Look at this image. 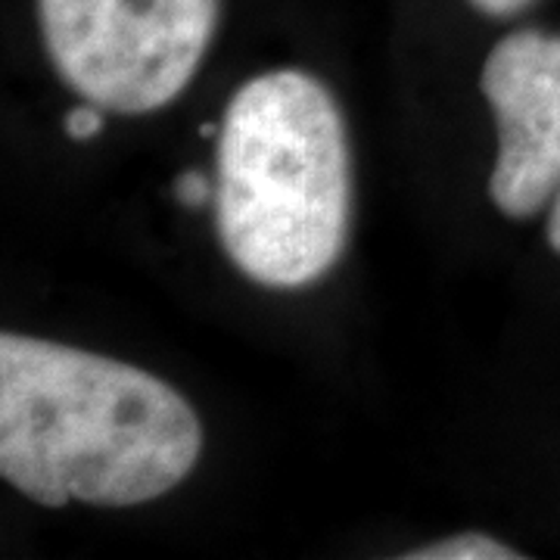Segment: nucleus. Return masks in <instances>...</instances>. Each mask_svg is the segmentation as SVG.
Instances as JSON below:
<instances>
[{"label": "nucleus", "instance_id": "39448f33", "mask_svg": "<svg viewBox=\"0 0 560 560\" xmlns=\"http://www.w3.org/2000/svg\"><path fill=\"white\" fill-rule=\"evenodd\" d=\"M408 560H517L521 555L504 541L482 533H458L448 539L433 541L420 551H408Z\"/></svg>", "mask_w": 560, "mask_h": 560}, {"label": "nucleus", "instance_id": "9d476101", "mask_svg": "<svg viewBox=\"0 0 560 560\" xmlns=\"http://www.w3.org/2000/svg\"><path fill=\"white\" fill-rule=\"evenodd\" d=\"M200 135H202V138H209V135H215V125H202Z\"/></svg>", "mask_w": 560, "mask_h": 560}, {"label": "nucleus", "instance_id": "0eeeda50", "mask_svg": "<svg viewBox=\"0 0 560 560\" xmlns=\"http://www.w3.org/2000/svg\"><path fill=\"white\" fill-rule=\"evenodd\" d=\"M175 197L190 209H200V206L215 202V184L206 178L202 172H187V175H180L175 180Z\"/></svg>", "mask_w": 560, "mask_h": 560}, {"label": "nucleus", "instance_id": "423d86ee", "mask_svg": "<svg viewBox=\"0 0 560 560\" xmlns=\"http://www.w3.org/2000/svg\"><path fill=\"white\" fill-rule=\"evenodd\" d=\"M103 106L97 103H81L75 109H69L66 113V119H62V128H66V135L72 140H91L97 138L103 131Z\"/></svg>", "mask_w": 560, "mask_h": 560}, {"label": "nucleus", "instance_id": "20e7f679", "mask_svg": "<svg viewBox=\"0 0 560 560\" xmlns=\"http://www.w3.org/2000/svg\"><path fill=\"white\" fill-rule=\"evenodd\" d=\"M480 88L499 125L489 197L508 219H533L560 190V35L511 32L486 57Z\"/></svg>", "mask_w": 560, "mask_h": 560}, {"label": "nucleus", "instance_id": "f03ea898", "mask_svg": "<svg viewBox=\"0 0 560 560\" xmlns=\"http://www.w3.org/2000/svg\"><path fill=\"white\" fill-rule=\"evenodd\" d=\"M212 206L228 259L261 287H305L337 265L352 165L340 106L315 75L265 72L231 97Z\"/></svg>", "mask_w": 560, "mask_h": 560}, {"label": "nucleus", "instance_id": "f257e3e1", "mask_svg": "<svg viewBox=\"0 0 560 560\" xmlns=\"http://www.w3.org/2000/svg\"><path fill=\"white\" fill-rule=\"evenodd\" d=\"M190 401L135 364L0 337V474L38 504L128 508L172 492L200 460Z\"/></svg>", "mask_w": 560, "mask_h": 560}, {"label": "nucleus", "instance_id": "1a4fd4ad", "mask_svg": "<svg viewBox=\"0 0 560 560\" xmlns=\"http://www.w3.org/2000/svg\"><path fill=\"white\" fill-rule=\"evenodd\" d=\"M548 243H551V249L560 256V190H558V197L551 200V215H548Z\"/></svg>", "mask_w": 560, "mask_h": 560}, {"label": "nucleus", "instance_id": "6e6552de", "mask_svg": "<svg viewBox=\"0 0 560 560\" xmlns=\"http://www.w3.org/2000/svg\"><path fill=\"white\" fill-rule=\"evenodd\" d=\"M486 16H514L523 7H529L533 0H470Z\"/></svg>", "mask_w": 560, "mask_h": 560}, {"label": "nucleus", "instance_id": "7ed1b4c3", "mask_svg": "<svg viewBox=\"0 0 560 560\" xmlns=\"http://www.w3.org/2000/svg\"><path fill=\"white\" fill-rule=\"evenodd\" d=\"M38 16L50 60L79 97L143 116L190 84L219 0H38Z\"/></svg>", "mask_w": 560, "mask_h": 560}]
</instances>
